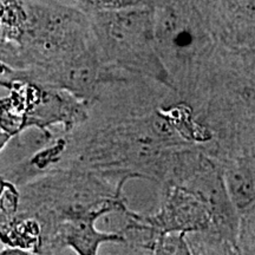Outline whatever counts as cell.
<instances>
[{"instance_id": "1", "label": "cell", "mask_w": 255, "mask_h": 255, "mask_svg": "<svg viewBox=\"0 0 255 255\" xmlns=\"http://www.w3.org/2000/svg\"><path fill=\"white\" fill-rule=\"evenodd\" d=\"M98 52L108 66H121L169 84L154 36L152 6L88 13Z\"/></svg>"}, {"instance_id": "2", "label": "cell", "mask_w": 255, "mask_h": 255, "mask_svg": "<svg viewBox=\"0 0 255 255\" xmlns=\"http://www.w3.org/2000/svg\"><path fill=\"white\" fill-rule=\"evenodd\" d=\"M152 9L156 50L167 71L170 64L188 68L209 50L213 30L205 0H156Z\"/></svg>"}, {"instance_id": "3", "label": "cell", "mask_w": 255, "mask_h": 255, "mask_svg": "<svg viewBox=\"0 0 255 255\" xmlns=\"http://www.w3.org/2000/svg\"><path fill=\"white\" fill-rule=\"evenodd\" d=\"M8 95L0 98V128L12 136L27 128L41 129V115L50 89L21 78H0Z\"/></svg>"}, {"instance_id": "4", "label": "cell", "mask_w": 255, "mask_h": 255, "mask_svg": "<svg viewBox=\"0 0 255 255\" xmlns=\"http://www.w3.org/2000/svg\"><path fill=\"white\" fill-rule=\"evenodd\" d=\"M144 223L157 234L165 232L187 234L214 228L212 213L207 203L180 184H173L169 188L159 212L145 220Z\"/></svg>"}, {"instance_id": "5", "label": "cell", "mask_w": 255, "mask_h": 255, "mask_svg": "<svg viewBox=\"0 0 255 255\" xmlns=\"http://www.w3.org/2000/svg\"><path fill=\"white\" fill-rule=\"evenodd\" d=\"M97 219L100 218L87 215L55 223L43 233L41 255H47L62 248H71L77 255H97L103 244L126 241L123 235L119 233L98 231L95 226Z\"/></svg>"}, {"instance_id": "6", "label": "cell", "mask_w": 255, "mask_h": 255, "mask_svg": "<svg viewBox=\"0 0 255 255\" xmlns=\"http://www.w3.org/2000/svg\"><path fill=\"white\" fill-rule=\"evenodd\" d=\"M226 190L239 213L255 202V145L247 146L222 174Z\"/></svg>"}, {"instance_id": "7", "label": "cell", "mask_w": 255, "mask_h": 255, "mask_svg": "<svg viewBox=\"0 0 255 255\" xmlns=\"http://www.w3.org/2000/svg\"><path fill=\"white\" fill-rule=\"evenodd\" d=\"M0 242L6 248H17L41 255L43 231L33 216L18 214L0 221Z\"/></svg>"}, {"instance_id": "8", "label": "cell", "mask_w": 255, "mask_h": 255, "mask_svg": "<svg viewBox=\"0 0 255 255\" xmlns=\"http://www.w3.org/2000/svg\"><path fill=\"white\" fill-rule=\"evenodd\" d=\"M186 238L190 255H240L237 241L218 229L187 233Z\"/></svg>"}, {"instance_id": "9", "label": "cell", "mask_w": 255, "mask_h": 255, "mask_svg": "<svg viewBox=\"0 0 255 255\" xmlns=\"http://www.w3.org/2000/svg\"><path fill=\"white\" fill-rule=\"evenodd\" d=\"M237 244L240 255H255V202L239 213Z\"/></svg>"}, {"instance_id": "10", "label": "cell", "mask_w": 255, "mask_h": 255, "mask_svg": "<svg viewBox=\"0 0 255 255\" xmlns=\"http://www.w3.org/2000/svg\"><path fill=\"white\" fill-rule=\"evenodd\" d=\"M64 1H68L87 13H90V12L119 11V9L154 6L156 0H64Z\"/></svg>"}, {"instance_id": "11", "label": "cell", "mask_w": 255, "mask_h": 255, "mask_svg": "<svg viewBox=\"0 0 255 255\" xmlns=\"http://www.w3.org/2000/svg\"><path fill=\"white\" fill-rule=\"evenodd\" d=\"M151 255H190L186 233H158L151 246Z\"/></svg>"}, {"instance_id": "12", "label": "cell", "mask_w": 255, "mask_h": 255, "mask_svg": "<svg viewBox=\"0 0 255 255\" xmlns=\"http://www.w3.org/2000/svg\"><path fill=\"white\" fill-rule=\"evenodd\" d=\"M20 206V191L11 181L0 178V221L13 218Z\"/></svg>"}, {"instance_id": "13", "label": "cell", "mask_w": 255, "mask_h": 255, "mask_svg": "<svg viewBox=\"0 0 255 255\" xmlns=\"http://www.w3.org/2000/svg\"><path fill=\"white\" fill-rule=\"evenodd\" d=\"M0 255H38L36 253H32V252L23 251V250H17V248H6L0 253Z\"/></svg>"}, {"instance_id": "14", "label": "cell", "mask_w": 255, "mask_h": 255, "mask_svg": "<svg viewBox=\"0 0 255 255\" xmlns=\"http://www.w3.org/2000/svg\"><path fill=\"white\" fill-rule=\"evenodd\" d=\"M12 137L13 136H12L11 133H8L7 131H5V130H2L1 128H0V151L7 145V143L11 141Z\"/></svg>"}]
</instances>
